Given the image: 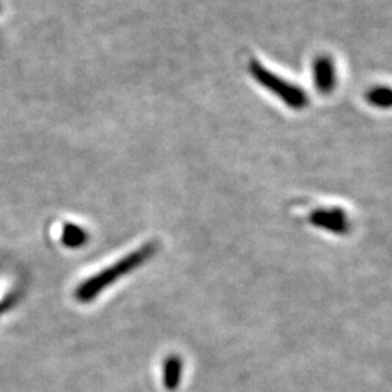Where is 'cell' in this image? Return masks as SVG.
Masks as SVG:
<instances>
[{
	"label": "cell",
	"instance_id": "obj_7",
	"mask_svg": "<svg viewBox=\"0 0 392 392\" xmlns=\"http://www.w3.org/2000/svg\"><path fill=\"white\" fill-rule=\"evenodd\" d=\"M367 100L378 107H389L392 103V93L388 87H377L370 93H367Z\"/></svg>",
	"mask_w": 392,
	"mask_h": 392
},
{
	"label": "cell",
	"instance_id": "obj_8",
	"mask_svg": "<svg viewBox=\"0 0 392 392\" xmlns=\"http://www.w3.org/2000/svg\"><path fill=\"white\" fill-rule=\"evenodd\" d=\"M13 301H15V296L12 295V296H8V298H5L2 302H0V314H2L5 310H8L11 305L13 303Z\"/></svg>",
	"mask_w": 392,
	"mask_h": 392
},
{
	"label": "cell",
	"instance_id": "obj_2",
	"mask_svg": "<svg viewBox=\"0 0 392 392\" xmlns=\"http://www.w3.org/2000/svg\"><path fill=\"white\" fill-rule=\"evenodd\" d=\"M250 76L261 86L263 89L275 95L280 102L285 103L294 111H302L308 105V96L302 87L282 79L257 60H251L249 64Z\"/></svg>",
	"mask_w": 392,
	"mask_h": 392
},
{
	"label": "cell",
	"instance_id": "obj_5",
	"mask_svg": "<svg viewBox=\"0 0 392 392\" xmlns=\"http://www.w3.org/2000/svg\"><path fill=\"white\" fill-rule=\"evenodd\" d=\"M182 359L178 355H171L164 360L163 384L167 391H176L182 379Z\"/></svg>",
	"mask_w": 392,
	"mask_h": 392
},
{
	"label": "cell",
	"instance_id": "obj_3",
	"mask_svg": "<svg viewBox=\"0 0 392 392\" xmlns=\"http://www.w3.org/2000/svg\"><path fill=\"white\" fill-rule=\"evenodd\" d=\"M308 221L311 226L329 233L344 235L351 231V221L343 208H320L311 212Z\"/></svg>",
	"mask_w": 392,
	"mask_h": 392
},
{
	"label": "cell",
	"instance_id": "obj_1",
	"mask_svg": "<svg viewBox=\"0 0 392 392\" xmlns=\"http://www.w3.org/2000/svg\"><path fill=\"white\" fill-rule=\"evenodd\" d=\"M156 251H157L156 243H147L141 246L138 250L131 251L119 261H117L115 265L100 270L99 273L93 275L89 279H86L74 291L76 299L83 303L96 299L105 289L114 285L118 279L129 275L131 272H134L136 269L143 266L145 261H148L156 254Z\"/></svg>",
	"mask_w": 392,
	"mask_h": 392
},
{
	"label": "cell",
	"instance_id": "obj_6",
	"mask_svg": "<svg viewBox=\"0 0 392 392\" xmlns=\"http://www.w3.org/2000/svg\"><path fill=\"white\" fill-rule=\"evenodd\" d=\"M61 242L69 249H80L89 242V234L80 226H76L73 223H65L61 231Z\"/></svg>",
	"mask_w": 392,
	"mask_h": 392
},
{
	"label": "cell",
	"instance_id": "obj_4",
	"mask_svg": "<svg viewBox=\"0 0 392 392\" xmlns=\"http://www.w3.org/2000/svg\"><path fill=\"white\" fill-rule=\"evenodd\" d=\"M314 81L315 87L321 93H330L336 87L337 76L333 60L327 55H321L314 63Z\"/></svg>",
	"mask_w": 392,
	"mask_h": 392
}]
</instances>
